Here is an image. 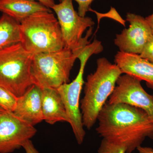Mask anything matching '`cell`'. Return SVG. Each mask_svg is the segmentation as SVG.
<instances>
[{"instance_id":"cell-8","label":"cell","mask_w":153,"mask_h":153,"mask_svg":"<svg viewBox=\"0 0 153 153\" xmlns=\"http://www.w3.org/2000/svg\"><path fill=\"white\" fill-rule=\"evenodd\" d=\"M34 126L5 111L0 114V153H11L23 147L36 135Z\"/></svg>"},{"instance_id":"cell-10","label":"cell","mask_w":153,"mask_h":153,"mask_svg":"<svg viewBox=\"0 0 153 153\" xmlns=\"http://www.w3.org/2000/svg\"><path fill=\"white\" fill-rule=\"evenodd\" d=\"M126 17L129 27L116 35L114 44L120 52L140 55L153 35L152 29L141 16L128 13Z\"/></svg>"},{"instance_id":"cell-13","label":"cell","mask_w":153,"mask_h":153,"mask_svg":"<svg viewBox=\"0 0 153 153\" xmlns=\"http://www.w3.org/2000/svg\"><path fill=\"white\" fill-rule=\"evenodd\" d=\"M42 89V109L43 119L47 123L53 125L59 122L69 123L65 106L57 89Z\"/></svg>"},{"instance_id":"cell-19","label":"cell","mask_w":153,"mask_h":153,"mask_svg":"<svg viewBox=\"0 0 153 153\" xmlns=\"http://www.w3.org/2000/svg\"><path fill=\"white\" fill-rule=\"evenodd\" d=\"M78 4V13L82 17H85L86 13L90 10V6L94 0H74Z\"/></svg>"},{"instance_id":"cell-4","label":"cell","mask_w":153,"mask_h":153,"mask_svg":"<svg viewBox=\"0 0 153 153\" xmlns=\"http://www.w3.org/2000/svg\"><path fill=\"white\" fill-rule=\"evenodd\" d=\"M77 58L67 48L33 55L31 75L33 84L41 89H57L69 81L70 72Z\"/></svg>"},{"instance_id":"cell-25","label":"cell","mask_w":153,"mask_h":153,"mask_svg":"<svg viewBox=\"0 0 153 153\" xmlns=\"http://www.w3.org/2000/svg\"></svg>"},{"instance_id":"cell-24","label":"cell","mask_w":153,"mask_h":153,"mask_svg":"<svg viewBox=\"0 0 153 153\" xmlns=\"http://www.w3.org/2000/svg\"><path fill=\"white\" fill-rule=\"evenodd\" d=\"M5 111L4 110L2 109L1 108H0V114H1L2 113H3V112H4Z\"/></svg>"},{"instance_id":"cell-12","label":"cell","mask_w":153,"mask_h":153,"mask_svg":"<svg viewBox=\"0 0 153 153\" xmlns=\"http://www.w3.org/2000/svg\"><path fill=\"white\" fill-rule=\"evenodd\" d=\"M17 116L33 126L44 120L42 109V89L33 84L18 97L13 112Z\"/></svg>"},{"instance_id":"cell-16","label":"cell","mask_w":153,"mask_h":153,"mask_svg":"<svg viewBox=\"0 0 153 153\" xmlns=\"http://www.w3.org/2000/svg\"><path fill=\"white\" fill-rule=\"evenodd\" d=\"M18 97L0 85V108L5 111L13 112Z\"/></svg>"},{"instance_id":"cell-3","label":"cell","mask_w":153,"mask_h":153,"mask_svg":"<svg viewBox=\"0 0 153 153\" xmlns=\"http://www.w3.org/2000/svg\"><path fill=\"white\" fill-rule=\"evenodd\" d=\"M20 25L21 43L31 54L55 52L65 47L59 22L52 11L37 12Z\"/></svg>"},{"instance_id":"cell-14","label":"cell","mask_w":153,"mask_h":153,"mask_svg":"<svg viewBox=\"0 0 153 153\" xmlns=\"http://www.w3.org/2000/svg\"><path fill=\"white\" fill-rule=\"evenodd\" d=\"M42 11L51 12L50 9L33 0H0V12L19 23L32 14Z\"/></svg>"},{"instance_id":"cell-5","label":"cell","mask_w":153,"mask_h":153,"mask_svg":"<svg viewBox=\"0 0 153 153\" xmlns=\"http://www.w3.org/2000/svg\"><path fill=\"white\" fill-rule=\"evenodd\" d=\"M33 55L21 43L0 50V85L17 97L33 85L31 75Z\"/></svg>"},{"instance_id":"cell-1","label":"cell","mask_w":153,"mask_h":153,"mask_svg":"<svg viewBox=\"0 0 153 153\" xmlns=\"http://www.w3.org/2000/svg\"><path fill=\"white\" fill-rule=\"evenodd\" d=\"M97 133L132 153L147 137L153 140V122L144 111L125 103H106L97 117Z\"/></svg>"},{"instance_id":"cell-6","label":"cell","mask_w":153,"mask_h":153,"mask_svg":"<svg viewBox=\"0 0 153 153\" xmlns=\"http://www.w3.org/2000/svg\"><path fill=\"white\" fill-rule=\"evenodd\" d=\"M52 9L57 15L65 48L78 57L89 44L88 38L94 22L90 17L79 16L74 10L72 0H60Z\"/></svg>"},{"instance_id":"cell-20","label":"cell","mask_w":153,"mask_h":153,"mask_svg":"<svg viewBox=\"0 0 153 153\" xmlns=\"http://www.w3.org/2000/svg\"><path fill=\"white\" fill-rule=\"evenodd\" d=\"M22 148H24L26 153H39L31 140L26 142L23 145Z\"/></svg>"},{"instance_id":"cell-7","label":"cell","mask_w":153,"mask_h":153,"mask_svg":"<svg viewBox=\"0 0 153 153\" xmlns=\"http://www.w3.org/2000/svg\"><path fill=\"white\" fill-rule=\"evenodd\" d=\"M93 50L89 47L83 49L77 57L80 60V68L75 79L71 82L64 83L57 88L65 106L70 126L77 143L81 145L84 141L85 131L82 122L79 106V98L84 84L83 74L85 65Z\"/></svg>"},{"instance_id":"cell-18","label":"cell","mask_w":153,"mask_h":153,"mask_svg":"<svg viewBox=\"0 0 153 153\" xmlns=\"http://www.w3.org/2000/svg\"><path fill=\"white\" fill-rule=\"evenodd\" d=\"M139 55L140 57L153 63V35L145 45L142 52Z\"/></svg>"},{"instance_id":"cell-9","label":"cell","mask_w":153,"mask_h":153,"mask_svg":"<svg viewBox=\"0 0 153 153\" xmlns=\"http://www.w3.org/2000/svg\"><path fill=\"white\" fill-rule=\"evenodd\" d=\"M141 81L128 74H122L108 102L125 103L140 108L147 114L153 122V96L145 90Z\"/></svg>"},{"instance_id":"cell-21","label":"cell","mask_w":153,"mask_h":153,"mask_svg":"<svg viewBox=\"0 0 153 153\" xmlns=\"http://www.w3.org/2000/svg\"><path fill=\"white\" fill-rule=\"evenodd\" d=\"M38 1L43 5L49 9H52V7L55 4V0H33Z\"/></svg>"},{"instance_id":"cell-2","label":"cell","mask_w":153,"mask_h":153,"mask_svg":"<svg viewBox=\"0 0 153 153\" xmlns=\"http://www.w3.org/2000/svg\"><path fill=\"white\" fill-rule=\"evenodd\" d=\"M97 64L95 71L87 76L84 97L80 102L83 126L88 130L97 121L100 111L123 74L116 64H112L105 57L97 59Z\"/></svg>"},{"instance_id":"cell-11","label":"cell","mask_w":153,"mask_h":153,"mask_svg":"<svg viewBox=\"0 0 153 153\" xmlns=\"http://www.w3.org/2000/svg\"><path fill=\"white\" fill-rule=\"evenodd\" d=\"M114 62L123 74L144 80L149 87L153 88V63L139 55L120 51L115 56Z\"/></svg>"},{"instance_id":"cell-22","label":"cell","mask_w":153,"mask_h":153,"mask_svg":"<svg viewBox=\"0 0 153 153\" xmlns=\"http://www.w3.org/2000/svg\"><path fill=\"white\" fill-rule=\"evenodd\" d=\"M138 153H153V149L149 147H139L137 149Z\"/></svg>"},{"instance_id":"cell-23","label":"cell","mask_w":153,"mask_h":153,"mask_svg":"<svg viewBox=\"0 0 153 153\" xmlns=\"http://www.w3.org/2000/svg\"><path fill=\"white\" fill-rule=\"evenodd\" d=\"M146 19L148 24L149 25L153 34V13L149 16L146 17Z\"/></svg>"},{"instance_id":"cell-15","label":"cell","mask_w":153,"mask_h":153,"mask_svg":"<svg viewBox=\"0 0 153 153\" xmlns=\"http://www.w3.org/2000/svg\"><path fill=\"white\" fill-rule=\"evenodd\" d=\"M20 23L3 13L0 17V50L21 43Z\"/></svg>"},{"instance_id":"cell-17","label":"cell","mask_w":153,"mask_h":153,"mask_svg":"<svg viewBox=\"0 0 153 153\" xmlns=\"http://www.w3.org/2000/svg\"><path fill=\"white\" fill-rule=\"evenodd\" d=\"M126 150L123 145L113 143L102 139L97 152L98 153H126Z\"/></svg>"}]
</instances>
